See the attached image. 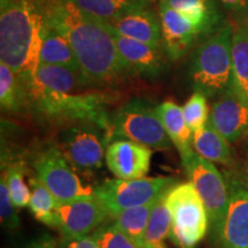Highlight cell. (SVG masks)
I'll return each instance as SVG.
<instances>
[{
    "mask_svg": "<svg viewBox=\"0 0 248 248\" xmlns=\"http://www.w3.org/2000/svg\"><path fill=\"white\" fill-rule=\"evenodd\" d=\"M159 17L162 31V46L172 60H178L201 39H207L201 28L190 18L160 0Z\"/></svg>",
    "mask_w": 248,
    "mask_h": 248,
    "instance_id": "13",
    "label": "cell"
},
{
    "mask_svg": "<svg viewBox=\"0 0 248 248\" xmlns=\"http://www.w3.org/2000/svg\"><path fill=\"white\" fill-rule=\"evenodd\" d=\"M218 2L234 18V22L247 20L248 0H218Z\"/></svg>",
    "mask_w": 248,
    "mask_h": 248,
    "instance_id": "33",
    "label": "cell"
},
{
    "mask_svg": "<svg viewBox=\"0 0 248 248\" xmlns=\"http://www.w3.org/2000/svg\"><path fill=\"white\" fill-rule=\"evenodd\" d=\"M46 22V21H45ZM39 63L67 67L80 70L76 54L69 40L60 31L46 23L43 45L40 49ZM82 71V70H80Z\"/></svg>",
    "mask_w": 248,
    "mask_h": 248,
    "instance_id": "21",
    "label": "cell"
},
{
    "mask_svg": "<svg viewBox=\"0 0 248 248\" xmlns=\"http://www.w3.org/2000/svg\"><path fill=\"white\" fill-rule=\"evenodd\" d=\"M209 122L230 144L248 136V102L229 90L213 104Z\"/></svg>",
    "mask_w": 248,
    "mask_h": 248,
    "instance_id": "15",
    "label": "cell"
},
{
    "mask_svg": "<svg viewBox=\"0 0 248 248\" xmlns=\"http://www.w3.org/2000/svg\"><path fill=\"white\" fill-rule=\"evenodd\" d=\"M27 93V108L39 119L51 123H90L107 133L109 141L110 117L106 106L110 98L101 92L68 93L45 88L35 77L22 79Z\"/></svg>",
    "mask_w": 248,
    "mask_h": 248,
    "instance_id": "3",
    "label": "cell"
},
{
    "mask_svg": "<svg viewBox=\"0 0 248 248\" xmlns=\"http://www.w3.org/2000/svg\"><path fill=\"white\" fill-rule=\"evenodd\" d=\"M157 199L147 204H144V206L135 207V208L125 210V212H122L119 215L113 217L114 223L119 226L121 230L124 233L128 234L131 239L135 240L141 247L144 246L145 233H146L151 214L153 212Z\"/></svg>",
    "mask_w": 248,
    "mask_h": 248,
    "instance_id": "28",
    "label": "cell"
},
{
    "mask_svg": "<svg viewBox=\"0 0 248 248\" xmlns=\"http://www.w3.org/2000/svg\"><path fill=\"white\" fill-rule=\"evenodd\" d=\"M108 145L104 130L94 124L79 123L60 133L58 147L76 171L88 172L101 168Z\"/></svg>",
    "mask_w": 248,
    "mask_h": 248,
    "instance_id": "10",
    "label": "cell"
},
{
    "mask_svg": "<svg viewBox=\"0 0 248 248\" xmlns=\"http://www.w3.org/2000/svg\"><path fill=\"white\" fill-rule=\"evenodd\" d=\"M167 202L171 213V240L179 248H195L208 231L209 217L194 185L190 181L172 185Z\"/></svg>",
    "mask_w": 248,
    "mask_h": 248,
    "instance_id": "6",
    "label": "cell"
},
{
    "mask_svg": "<svg viewBox=\"0 0 248 248\" xmlns=\"http://www.w3.org/2000/svg\"><path fill=\"white\" fill-rule=\"evenodd\" d=\"M5 1V0H0V2H4Z\"/></svg>",
    "mask_w": 248,
    "mask_h": 248,
    "instance_id": "36",
    "label": "cell"
},
{
    "mask_svg": "<svg viewBox=\"0 0 248 248\" xmlns=\"http://www.w3.org/2000/svg\"><path fill=\"white\" fill-rule=\"evenodd\" d=\"M0 221L2 228L9 230H15L20 226L17 207L12 201L7 183L2 175L0 179Z\"/></svg>",
    "mask_w": 248,
    "mask_h": 248,
    "instance_id": "32",
    "label": "cell"
},
{
    "mask_svg": "<svg viewBox=\"0 0 248 248\" xmlns=\"http://www.w3.org/2000/svg\"><path fill=\"white\" fill-rule=\"evenodd\" d=\"M106 24L115 35L137 40L154 48L162 46L160 17L148 8L131 12L116 20L106 22Z\"/></svg>",
    "mask_w": 248,
    "mask_h": 248,
    "instance_id": "16",
    "label": "cell"
},
{
    "mask_svg": "<svg viewBox=\"0 0 248 248\" xmlns=\"http://www.w3.org/2000/svg\"><path fill=\"white\" fill-rule=\"evenodd\" d=\"M60 248H99L94 235L88 234L83 237H63L59 241Z\"/></svg>",
    "mask_w": 248,
    "mask_h": 248,
    "instance_id": "34",
    "label": "cell"
},
{
    "mask_svg": "<svg viewBox=\"0 0 248 248\" xmlns=\"http://www.w3.org/2000/svg\"><path fill=\"white\" fill-rule=\"evenodd\" d=\"M99 245V248H142L124 233L115 223H102L92 233Z\"/></svg>",
    "mask_w": 248,
    "mask_h": 248,
    "instance_id": "30",
    "label": "cell"
},
{
    "mask_svg": "<svg viewBox=\"0 0 248 248\" xmlns=\"http://www.w3.org/2000/svg\"><path fill=\"white\" fill-rule=\"evenodd\" d=\"M156 113L172 145L181 154V157L190 153L193 150V132L186 123L183 107L178 106L175 101L167 100L156 106Z\"/></svg>",
    "mask_w": 248,
    "mask_h": 248,
    "instance_id": "20",
    "label": "cell"
},
{
    "mask_svg": "<svg viewBox=\"0 0 248 248\" xmlns=\"http://www.w3.org/2000/svg\"><path fill=\"white\" fill-rule=\"evenodd\" d=\"M85 13L100 20H116L123 15L147 8L150 0H71Z\"/></svg>",
    "mask_w": 248,
    "mask_h": 248,
    "instance_id": "24",
    "label": "cell"
},
{
    "mask_svg": "<svg viewBox=\"0 0 248 248\" xmlns=\"http://www.w3.org/2000/svg\"><path fill=\"white\" fill-rule=\"evenodd\" d=\"M168 190L160 195L155 203L145 233L142 248H167L166 240L171 233V213L167 202Z\"/></svg>",
    "mask_w": 248,
    "mask_h": 248,
    "instance_id": "25",
    "label": "cell"
},
{
    "mask_svg": "<svg viewBox=\"0 0 248 248\" xmlns=\"http://www.w3.org/2000/svg\"><path fill=\"white\" fill-rule=\"evenodd\" d=\"M232 37L233 23L228 21L195 48L188 68V77L194 92L213 98L221 97L230 90Z\"/></svg>",
    "mask_w": 248,
    "mask_h": 248,
    "instance_id": "4",
    "label": "cell"
},
{
    "mask_svg": "<svg viewBox=\"0 0 248 248\" xmlns=\"http://www.w3.org/2000/svg\"><path fill=\"white\" fill-rule=\"evenodd\" d=\"M121 57L133 74L156 78L164 73V63L160 48L114 33Z\"/></svg>",
    "mask_w": 248,
    "mask_h": 248,
    "instance_id": "17",
    "label": "cell"
},
{
    "mask_svg": "<svg viewBox=\"0 0 248 248\" xmlns=\"http://www.w3.org/2000/svg\"><path fill=\"white\" fill-rule=\"evenodd\" d=\"M175 183L171 177L147 176L137 179H106L94 188V195L113 218L125 210L156 200Z\"/></svg>",
    "mask_w": 248,
    "mask_h": 248,
    "instance_id": "7",
    "label": "cell"
},
{
    "mask_svg": "<svg viewBox=\"0 0 248 248\" xmlns=\"http://www.w3.org/2000/svg\"><path fill=\"white\" fill-rule=\"evenodd\" d=\"M48 26L73 46L79 68L93 85L114 83L132 75L106 22L92 16L71 0H40Z\"/></svg>",
    "mask_w": 248,
    "mask_h": 248,
    "instance_id": "1",
    "label": "cell"
},
{
    "mask_svg": "<svg viewBox=\"0 0 248 248\" xmlns=\"http://www.w3.org/2000/svg\"><path fill=\"white\" fill-rule=\"evenodd\" d=\"M33 77L45 88L58 92L73 93L84 86L93 85L80 70L52 64L39 63Z\"/></svg>",
    "mask_w": 248,
    "mask_h": 248,
    "instance_id": "23",
    "label": "cell"
},
{
    "mask_svg": "<svg viewBox=\"0 0 248 248\" xmlns=\"http://www.w3.org/2000/svg\"><path fill=\"white\" fill-rule=\"evenodd\" d=\"M107 216V210L95 195L64 201L58 204L57 229L63 237H83L92 234Z\"/></svg>",
    "mask_w": 248,
    "mask_h": 248,
    "instance_id": "12",
    "label": "cell"
},
{
    "mask_svg": "<svg viewBox=\"0 0 248 248\" xmlns=\"http://www.w3.org/2000/svg\"><path fill=\"white\" fill-rule=\"evenodd\" d=\"M192 146L200 156L210 162L224 166L232 163L230 142L214 128L209 121L203 128L193 133Z\"/></svg>",
    "mask_w": 248,
    "mask_h": 248,
    "instance_id": "22",
    "label": "cell"
},
{
    "mask_svg": "<svg viewBox=\"0 0 248 248\" xmlns=\"http://www.w3.org/2000/svg\"><path fill=\"white\" fill-rule=\"evenodd\" d=\"M0 105L2 110L11 113L27 108V93L22 79L4 62H0Z\"/></svg>",
    "mask_w": 248,
    "mask_h": 248,
    "instance_id": "26",
    "label": "cell"
},
{
    "mask_svg": "<svg viewBox=\"0 0 248 248\" xmlns=\"http://www.w3.org/2000/svg\"><path fill=\"white\" fill-rule=\"evenodd\" d=\"M0 9V62L21 79L35 75L45 31L40 0H5Z\"/></svg>",
    "mask_w": 248,
    "mask_h": 248,
    "instance_id": "2",
    "label": "cell"
},
{
    "mask_svg": "<svg viewBox=\"0 0 248 248\" xmlns=\"http://www.w3.org/2000/svg\"><path fill=\"white\" fill-rule=\"evenodd\" d=\"M247 23H248V16H247Z\"/></svg>",
    "mask_w": 248,
    "mask_h": 248,
    "instance_id": "37",
    "label": "cell"
},
{
    "mask_svg": "<svg viewBox=\"0 0 248 248\" xmlns=\"http://www.w3.org/2000/svg\"><path fill=\"white\" fill-rule=\"evenodd\" d=\"M169 7L190 18L203 31L207 38L219 30L228 20L222 16L218 0H162Z\"/></svg>",
    "mask_w": 248,
    "mask_h": 248,
    "instance_id": "18",
    "label": "cell"
},
{
    "mask_svg": "<svg viewBox=\"0 0 248 248\" xmlns=\"http://www.w3.org/2000/svg\"><path fill=\"white\" fill-rule=\"evenodd\" d=\"M181 159L190 182L203 201L214 234L221 226L228 208L229 188L225 178L213 162L203 159L194 150Z\"/></svg>",
    "mask_w": 248,
    "mask_h": 248,
    "instance_id": "9",
    "label": "cell"
},
{
    "mask_svg": "<svg viewBox=\"0 0 248 248\" xmlns=\"http://www.w3.org/2000/svg\"><path fill=\"white\" fill-rule=\"evenodd\" d=\"M31 198L29 202L30 212L37 221L43 224L57 228V208L59 201L51 191L43 185L36 177L29 179Z\"/></svg>",
    "mask_w": 248,
    "mask_h": 248,
    "instance_id": "27",
    "label": "cell"
},
{
    "mask_svg": "<svg viewBox=\"0 0 248 248\" xmlns=\"http://www.w3.org/2000/svg\"><path fill=\"white\" fill-rule=\"evenodd\" d=\"M230 91L248 102V23H233L232 37V77Z\"/></svg>",
    "mask_w": 248,
    "mask_h": 248,
    "instance_id": "19",
    "label": "cell"
},
{
    "mask_svg": "<svg viewBox=\"0 0 248 248\" xmlns=\"http://www.w3.org/2000/svg\"><path fill=\"white\" fill-rule=\"evenodd\" d=\"M229 203L213 239L216 248H248V173L228 172Z\"/></svg>",
    "mask_w": 248,
    "mask_h": 248,
    "instance_id": "11",
    "label": "cell"
},
{
    "mask_svg": "<svg viewBox=\"0 0 248 248\" xmlns=\"http://www.w3.org/2000/svg\"><path fill=\"white\" fill-rule=\"evenodd\" d=\"M33 170L35 177L51 191L59 202L94 197V188L82 182L55 145H49L36 155Z\"/></svg>",
    "mask_w": 248,
    "mask_h": 248,
    "instance_id": "8",
    "label": "cell"
},
{
    "mask_svg": "<svg viewBox=\"0 0 248 248\" xmlns=\"http://www.w3.org/2000/svg\"><path fill=\"white\" fill-rule=\"evenodd\" d=\"M124 139L166 151L173 146L156 113V107L144 99H131L110 117L109 142Z\"/></svg>",
    "mask_w": 248,
    "mask_h": 248,
    "instance_id": "5",
    "label": "cell"
},
{
    "mask_svg": "<svg viewBox=\"0 0 248 248\" xmlns=\"http://www.w3.org/2000/svg\"><path fill=\"white\" fill-rule=\"evenodd\" d=\"M152 148L138 142L117 139L106 150V166L116 178L137 179L150 171Z\"/></svg>",
    "mask_w": 248,
    "mask_h": 248,
    "instance_id": "14",
    "label": "cell"
},
{
    "mask_svg": "<svg viewBox=\"0 0 248 248\" xmlns=\"http://www.w3.org/2000/svg\"><path fill=\"white\" fill-rule=\"evenodd\" d=\"M183 111L188 128L192 132L198 131L206 125L209 120L207 97L201 92H194L183 106Z\"/></svg>",
    "mask_w": 248,
    "mask_h": 248,
    "instance_id": "31",
    "label": "cell"
},
{
    "mask_svg": "<svg viewBox=\"0 0 248 248\" xmlns=\"http://www.w3.org/2000/svg\"><path fill=\"white\" fill-rule=\"evenodd\" d=\"M24 248H60L53 237L49 234H42L36 239L31 240Z\"/></svg>",
    "mask_w": 248,
    "mask_h": 248,
    "instance_id": "35",
    "label": "cell"
},
{
    "mask_svg": "<svg viewBox=\"0 0 248 248\" xmlns=\"http://www.w3.org/2000/svg\"><path fill=\"white\" fill-rule=\"evenodd\" d=\"M2 176L7 183L12 201L17 208L29 206L31 190L24 182V166L21 162H13L7 166Z\"/></svg>",
    "mask_w": 248,
    "mask_h": 248,
    "instance_id": "29",
    "label": "cell"
}]
</instances>
